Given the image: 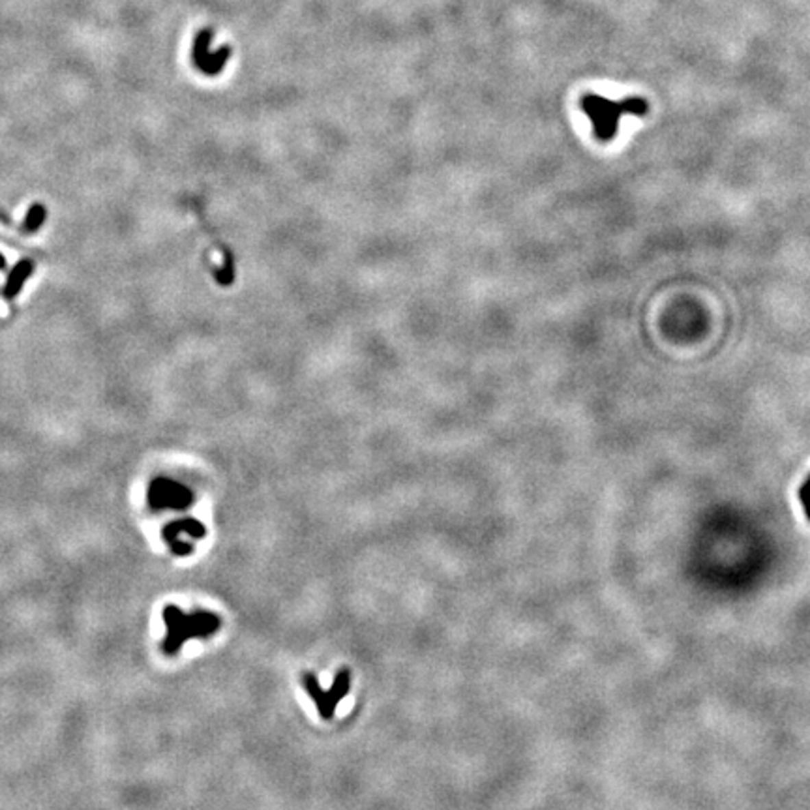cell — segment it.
Segmentation results:
<instances>
[{
    "mask_svg": "<svg viewBox=\"0 0 810 810\" xmlns=\"http://www.w3.org/2000/svg\"><path fill=\"white\" fill-rule=\"evenodd\" d=\"M302 685H304L308 696L312 698V702L317 707V713L321 715V718L330 720L334 717L338 704L347 696L349 690H351V672L347 668H341L338 675H336L334 683L328 689H321L319 679L313 674L302 675Z\"/></svg>",
    "mask_w": 810,
    "mask_h": 810,
    "instance_id": "obj_3",
    "label": "cell"
},
{
    "mask_svg": "<svg viewBox=\"0 0 810 810\" xmlns=\"http://www.w3.org/2000/svg\"><path fill=\"white\" fill-rule=\"evenodd\" d=\"M205 535V527L195 519H180L173 521L164 529V539L169 544L171 552L184 557L192 552L193 542H197Z\"/></svg>",
    "mask_w": 810,
    "mask_h": 810,
    "instance_id": "obj_5",
    "label": "cell"
},
{
    "mask_svg": "<svg viewBox=\"0 0 810 810\" xmlns=\"http://www.w3.org/2000/svg\"><path fill=\"white\" fill-rule=\"evenodd\" d=\"M582 111L591 119L593 134L598 141H611L619 132V124L625 114L643 116L649 113V103L643 98H625L621 101L608 100L598 94H583L580 98Z\"/></svg>",
    "mask_w": 810,
    "mask_h": 810,
    "instance_id": "obj_1",
    "label": "cell"
},
{
    "mask_svg": "<svg viewBox=\"0 0 810 810\" xmlns=\"http://www.w3.org/2000/svg\"><path fill=\"white\" fill-rule=\"evenodd\" d=\"M42 218H43V210H42V208H38V206H36L34 210L30 212L29 223H32V228H36V223H38V221L42 220Z\"/></svg>",
    "mask_w": 810,
    "mask_h": 810,
    "instance_id": "obj_8",
    "label": "cell"
},
{
    "mask_svg": "<svg viewBox=\"0 0 810 810\" xmlns=\"http://www.w3.org/2000/svg\"><path fill=\"white\" fill-rule=\"evenodd\" d=\"M164 623L167 626V636L162 641L164 653H178L188 640L210 638L220 630L221 621L212 611L197 610L184 611L177 606H167L164 610Z\"/></svg>",
    "mask_w": 810,
    "mask_h": 810,
    "instance_id": "obj_2",
    "label": "cell"
},
{
    "mask_svg": "<svg viewBox=\"0 0 810 810\" xmlns=\"http://www.w3.org/2000/svg\"><path fill=\"white\" fill-rule=\"evenodd\" d=\"M799 499H801V503H803V506H805V514H807V518L810 519V475L807 476V480L803 482V486L799 488Z\"/></svg>",
    "mask_w": 810,
    "mask_h": 810,
    "instance_id": "obj_7",
    "label": "cell"
},
{
    "mask_svg": "<svg viewBox=\"0 0 810 810\" xmlns=\"http://www.w3.org/2000/svg\"><path fill=\"white\" fill-rule=\"evenodd\" d=\"M192 501V493L182 484L158 478L149 488V503L156 508H182Z\"/></svg>",
    "mask_w": 810,
    "mask_h": 810,
    "instance_id": "obj_6",
    "label": "cell"
},
{
    "mask_svg": "<svg viewBox=\"0 0 810 810\" xmlns=\"http://www.w3.org/2000/svg\"><path fill=\"white\" fill-rule=\"evenodd\" d=\"M214 32L212 29H203L199 34L195 36L193 40V64L197 66L203 73L206 75H216L223 70V66L228 64L229 57H231V49L229 47H221L218 51L210 49L212 45Z\"/></svg>",
    "mask_w": 810,
    "mask_h": 810,
    "instance_id": "obj_4",
    "label": "cell"
}]
</instances>
